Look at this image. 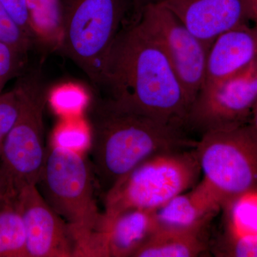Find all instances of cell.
I'll list each match as a JSON object with an SVG mask.
<instances>
[{
  "label": "cell",
  "mask_w": 257,
  "mask_h": 257,
  "mask_svg": "<svg viewBox=\"0 0 257 257\" xmlns=\"http://www.w3.org/2000/svg\"><path fill=\"white\" fill-rule=\"evenodd\" d=\"M99 86L116 109L187 126L190 105L182 84L163 51L136 22L115 39Z\"/></svg>",
  "instance_id": "cell-1"
},
{
  "label": "cell",
  "mask_w": 257,
  "mask_h": 257,
  "mask_svg": "<svg viewBox=\"0 0 257 257\" xmlns=\"http://www.w3.org/2000/svg\"><path fill=\"white\" fill-rule=\"evenodd\" d=\"M182 128L104 101L97 108L91 128L93 167L106 192L147 159L174 150L194 148L197 141Z\"/></svg>",
  "instance_id": "cell-2"
},
{
  "label": "cell",
  "mask_w": 257,
  "mask_h": 257,
  "mask_svg": "<svg viewBox=\"0 0 257 257\" xmlns=\"http://www.w3.org/2000/svg\"><path fill=\"white\" fill-rule=\"evenodd\" d=\"M37 187L72 230L77 256H95L102 214L94 199L92 169L81 153L52 145Z\"/></svg>",
  "instance_id": "cell-3"
},
{
  "label": "cell",
  "mask_w": 257,
  "mask_h": 257,
  "mask_svg": "<svg viewBox=\"0 0 257 257\" xmlns=\"http://www.w3.org/2000/svg\"><path fill=\"white\" fill-rule=\"evenodd\" d=\"M62 35L60 45L94 84L115 39L121 31L132 0H60Z\"/></svg>",
  "instance_id": "cell-4"
},
{
  "label": "cell",
  "mask_w": 257,
  "mask_h": 257,
  "mask_svg": "<svg viewBox=\"0 0 257 257\" xmlns=\"http://www.w3.org/2000/svg\"><path fill=\"white\" fill-rule=\"evenodd\" d=\"M201 174L194 148L162 152L147 159L106 192L104 214L126 209L155 211L187 192Z\"/></svg>",
  "instance_id": "cell-5"
},
{
  "label": "cell",
  "mask_w": 257,
  "mask_h": 257,
  "mask_svg": "<svg viewBox=\"0 0 257 257\" xmlns=\"http://www.w3.org/2000/svg\"><path fill=\"white\" fill-rule=\"evenodd\" d=\"M15 88L19 101L18 117L0 157V179L7 194L11 197H16L26 186H37L47 152L44 126L46 91L33 77L20 81Z\"/></svg>",
  "instance_id": "cell-6"
},
{
  "label": "cell",
  "mask_w": 257,
  "mask_h": 257,
  "mask_svg": "<svg viewBox=\"0 0 257 257\" xmlns=\"http://www.w3.org/2000/svg\"><path fill=\"white\" fill-rule=\"evenodd\" d=\"M194 151L202 182L222 206L257 187V137L250 122L202 133Z\"/></svg>",
  "instance_id": "cell-7"
},
{
  "label": "cell",
  "mask_w": 257,
  "mask_h": 257,
  "mask_svg": "<svg viewBox=\"0 0 257 257\" xmlns=\"http://www.w3.org/2000/svg\"><path fill=\"white\" fill-rule=\"evenodd\" d=\"M135 22L167 56L182 84L191 109L205 81L211 45L194 35L160 3L147 5Z\"/></svg>",
  "instance_id": "cell-8"
},
{
  "label": "cell",
  "mask_w": 257,
  "mask_h": 257,
  "mask_svg": "<svg viewBox=\"0 0 257 257\" xmlns=\"http://www.w3.org/2000/svg\"><path fill=\"white\" fill-rule=\"evenodd\" d=\"M257 102V57L246 68L204 86L194 101L187 126L202 133L250 122Z\"/></svg>",
  "instance_id": "cell-9"
},
{
  "label": "cell",
  "mask_w": 257,
  "mask_h": 257,
  "mask_svg": "<svg viewBox=\"0 0 257 257\" xmlns=\"http://www.w3.org/2000/svg\"><path fill=\"white\" fill-rule=\"evenodd\" d=\"M15 200L25 226L28 257L77 256L72 230L47 204L36 185L23 187Z\"/></svg>",
  "instance_id": "cell-10"
},
{
  "label": "cell",
  "mask_w": 257,
  "mask_h": 257,
  "mask_svg": "<svg viewBox=\"0 0 257 257\" xmlns=\"http://www.w3.org/2000/svg\"><path fill=\"white\" fill-rule=\"evenodd\" d=\"M157 3L208 45L223 32L250 23L244 0H161Z\"/></svg>",
  "instance_id": "cell-11"
},
{
  "label": "cell",
  "mask_w": 257,
  "mask_h": 257,
  "mask_svg": "<svg viewBox=\"0 0 257 257\" xmlns=\"http://www.w3.org/2000/svg\"><path fill=\"white\" fill-rule=\"evenodd\" d=\"M157 229L155 211L130 209L102 214L96 256L134 257Z\"/></svg>",
  "instance_id": "cell-12"
},
{
  "label": "cell",
  "mask_w": 257,
  "mask_h": 257,
  "mask_svg": "<svg viewBox=\"0 0 257 257\" xmlns=\"http://www.w3.org/2000/svg\"><path fill=\"white\" fill-rule=\"evenodd\" d=\"M221 207L220 199L201 181L155 211L157 229L204 232Z\"/></svg>",
  "instance_id": "cell-13"
},
{
  "label": "cell",
  "mask_w": 257,
  "mask_h": 257,
  "mask_svg": "<svg viewBox=\"0 0 257 257\" xmlns=\"http://www.w3.org/2000/svg\"><path fill=\"white\" fill-rule=\"evenodd\" d=\"M221 210L223 234L218 254L257 257V187L229 199Z\"/></svg>",
  "instance_id": "cell-14"
},
{
  "label": "cell",
  "mask_w": 257,
  "mask_h": 257,
  "mask_svg": "<svg viewBox=\"0 0 257 257\" xmlns=\"http://www.w3.org/2000/svg\"><path fill=\"white\" fill-rule=\"evenodd\" d=\"M256 57L257 24L243 23L223 32L211 44L203 87L238 73Z\"/></svg>",
  "instance_id": "cell-15"
},
{
  "label": "cell",
  "mask_w": 257,
  "mask_h": 257,
  "mask_svg": "<svg viewBox=\"0 0 257 257\" xmlns=\"http://www.w3.org/2000/svg\"><path fill=\"white\" fill-rule=\"evenodd\" d=\"M204 232L157 229L134 257H195L207 249Z\"/></svg>",
  "instance_id": "cell-16"
},
{
  "label": "cell",
  "mask_w": 257,
  "mask_h": 257,
  "mask_svg": "<svg viewBox=\"0 0 257 257\" xmlns=\"http://www.w3.org/2000/svg\"><path fill=\"white\" fill-rule=\"evenodd\" d=\"M0 257H28L25 226L15 197L0 202Z\"/></svg>",
  "instance_id": "cell-17"
},
{
  "label": "cell",
  "mask_w": 257,
  "mask_h": 257,
  "mask_svg": "<svg viewBox=\"0 0 257 257\" xmlns=\"http://www.w3.org/2000/svg\"><path fill=\"white\" fill-rule=\"evenodd\" d=\"M33 36L47 43L60 44L62 10L60 0H28Z\"/></svg>",
  "instance_id": "cell-18"
},
{
  "label": "cell",
  "mask_w": 257,
  "mask_h": 257,
  "mask_svg": "<svg viewBox=\"0 0 257 257\" xmlns=\"http://www.w3.org/2000/svg\"><path fill=\"white\" fill-rule=\"evenodd\" d=\"M56 113L67 118L77 117L87 105L89 96L86 89L73 83L61 84L47 96Z\"/></svg>",
  "instance_id": "cell-19"
},
{
  "label": "cell",
  "mask_w": 257,
  "mask_h": 257,
  "mask_svg": "<svg viewBox=\"0 0 257 257\" xmlns=\"http://www.w3.org/2000/svg\"><path fill=\"white\" fill-rule=\"evenodd\" d=\"M91 128L77 117L67 118L55 128L52 145L81 153L90 147Z\"/></svg>",
  "instance_id": "cell-20"
},
{
  "label": "cell",
  "mask_w": 257,
  "mask_h": 257,
  "mask_svg": "<svg viewBox=\"0 0 257 257\" xmlns=\"http://www.w3.org/2000/svg\"><path fill=\"white\" fill-rule=\"evenodd\" d=\"M30 38L15 23L0 1V42L9 45L24 55L30 47Z\"/></svg>",
  "instance_id": "cell-21"
},
{
  "label": "cell",
  "mask_w": 257,
  "mask_h": 257,
  "mask_svg": "<svg viewBox=\"0 0 257 257\" xmlns=\"http://www.w3.org/2000/svg\"><path fill=\"white\" fill-rule=\"evenodd\" d=\"M19 111L16 88L0 94V157L7 137L13 128Z\"/></svg>",
  "instance_id": "cell-22"
},
{
  "label": "cell",
  "mask_w": 257,
  "mask_h": 257,
  "mask_svg": "<svg viewBox=\"0 0 257 257\" xmlns=\"http://www.w3.org/2000/svg\"><path fill=\"white\" fill-rule=\"evenodd\" d=\"M23 56L13 47L0 42V94L21 67Z\"/></svg>",
  "instance_id": "cell-23"
},
{
  "label": "cell",
  "mask_w": 257,
  "mask_h": 257,
  "mask_svg": "<svg viewBox=\"0 0 257 257\" xmlns=\"http://www.w3.org/2000/svg\"><path fill=\"white\" fill-rule=\"evenodd\" d=\"M13 18L15 23L23 30L29 37H32L31 26H30V15H29L28 0H0Z\"/></svg>",
  "instance_id": "cell-24"
},
{
  "label": "cell",
  "mask_w": 257,
  "mask_h": 257,
  "mask_svg": "<svg viewBox=\"0 0 257 257\" xmlns=\"http://www.w3.org/2000/svg\"><path fill=\"white\" fill-rule=\"evenodd\" d=\"M161 0H132L133 6V15L135 16V20H138L142 10L147 5L152 4V3H160Z\"/></svg>",
  "instance_id": "cell-25"
},
{
  "label": "cell",
  "mask_w": 257,
  "mask_h": 257,
  "mask_svg": "<svg viewBox=\"0 0 257 257\" xmlns=\"http://www.w3.org/2000/svg\"><path fill=\"white\" fill-rule=\"evenodd\" d=\"M248 20L250 23L257 24V0H244Z\"/></svg>",
  "instance_id": "cell-26"
},
{
  "label": "cell",
  "mask_w": 257,
  "mask_h": 257,
  "mask_svg": "<svg viewBox=\"0 0 257 257\" xmlns=\"http://www.w3.org/2000/svg\"><path fill=\"white\" fill-rule=\"evenodd\" d=\"M250 124L252 127L255 135L257 137V102L253 107L252 114H251V119H250Z\"/></svg>",
  "instance_id": "cell-27"
},
{
  "label": "cell",
  "mask_w": 257,
  "mask_h": 257,
  "mask_svg": "<svg viewBox=\"0 0 257 257\" xmlns=\"http://www.w3.org/2000/svg\"><path fill=\"white\" fill-rule=\"evenodd\" d=\"M7 196H8V194H7L6 190H5L4 184H3L1 179H0V202H2Z\"/></svg>",
  "instance_id": "cell-28"
}]
</instances>
